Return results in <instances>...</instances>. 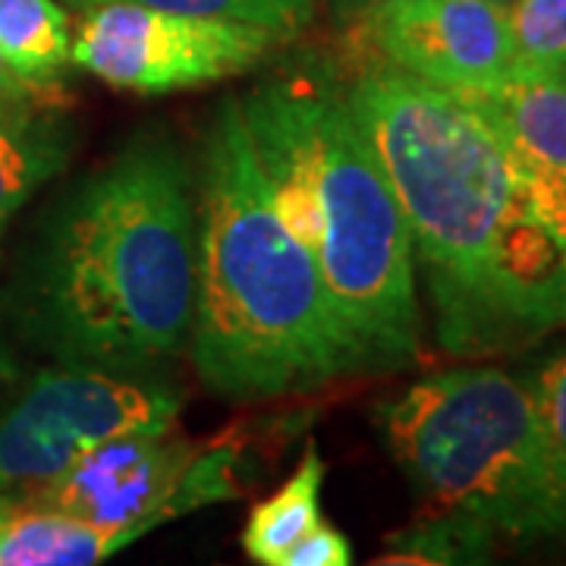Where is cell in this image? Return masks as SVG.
<instances>
[{
  "label": "cell",
  "instance_id": "15",
  "mask_svg": "<svg viewBox=\"0 0 566 566\" xmlns=\"http://www.w3.org/2000/svg\"><path fill=\"white\" fill-rule=\"evenodd\" d=\"M497 538L482 526L450 513H428L416 526L390 538L394 564H485Z\"/></svg>",
  "mask_w": 566,
  "mask_h": 566
},
{
  "label": "cell",
  "instance_id": "4",
  "mask_svg": "<svg viewBox=\"0 0 566 566\" xmlns=\"http://www.w3.org/2000/svg\"><path fill=\"white\" fill-rule=\"evenodd\" d=\"M192 365L227 400H268L356 375L318 271L286 230L227 98L208 129L196 192Z\"/></svg>",
  "mask_w": 566,
  "mask_h": 566
},
{
  "label": "cell",
  "instance_id": "16",
  "mask_svg": "<svg viewBox=\"0 0 566 566\" xmlns=\"http://www.w3.org/2000/svg\"><path fill=\"white\" fill-rule=\"evenodd\" d=\"M76 7H95L104 0H70ZM145 7H158L182 17H202V20H223L264 29L277 39L290 41L300 35L308 22L315 20L318 0H133Z\"/></svg>",
  "mask_w": 566,
  "mask_h": 566
},
{
  "label": "cell",
  "instance_id": "11",
  "mask_svg": "<svg viewBox=\"0 0 566 566\" xmlns=\"http://www.w3.org/2000/svg\"><path fill=\"white\" fill-rule=\"evenodd\" d=\"M129 545L117 532L48 506L10 504L0 513V566H92Z\"/></svg>",
  "mask_w": 566,
  "mask_h": 566
},
{
  "label": "cell",
  "instance_id": "13",
  "mask_svg": "<svg viewBox=\"0 0 566 566\" xmlns=\"http://www.w3.org/2000/svg\"><path fill=\"white\" fill-rule=\"evenodd\" d=\"M70 44V17L57 0H0V57L35 92H57Z\"/></svg>",
  "mask_w": 566,
  "mask_h": 566
},
{
  "label": "cell",
  "instance_id": "8",
  "mask_svg": "<svg viewBox=\"0 0 566 566\" xmlns=\"http://www.w3.org/2000/svg\"><path fill=\"white\" fill-rule=\"evenodd\" d=\"M283 39L240 22L182 17L133 0L85 7L70 63L114 88L164 95L243 73Z\"/></svg>",
  "mask_w": 566,
  "mask_h": 566
},
{
  "label": "cell",
  "instance_id": "22",
  "mask_svg": "<svg viewBox=\"0 0 566 566\" xmlns=\"http://www.w3.org/2000/svg\"><path fill=\"white\" fill-rule=\"evenodd\" d=\"M17 378V363H13V356L7 353V346L0 340V387L10 385Z\"/></svg>",
  "mask_w": 566,
  "mask_h": 566
},
{
  "label": "cell",
  "instance_id": "7",
  "mask_svg": "<svg viewBox=\"0 0 566 566\" xmlns=\"http://www.w3.org/2000/svg\"><path fill=\"white\" fill-rule=\"evenodd\" d=\"M10 494L20 504L61 510L117 532L133 545L182 513L237 497V453L233 447L202 450L174 428L136 431L92 447L32 494Z\"/></svg>",
  "mask_w": 566,
  "mask_h": 566
},
{
  "label": "cell",
  "instance_id": "1",
  "mask_svg": "<svg viewBox=\"0 0 566 566\" xmlns=\"http://www.w3.org/2000/svg\"><path fill=\"white\" fill-rule=\"evenodd\" d=\"M346 98L403 208L438 344L479 359L564 327V192L460 92L371 66Z\"/></svg>",
  "mask_w": 566,
  "mask_h": 566
},
{
  "label": "cell",
  "instance_id": "2",
  "mask_svg": "<svg viewBox=\"0 0 566 566\" xmlns=\"http://www.w3.org/2000/svg\"><path fill=\"white\" fill-rule=\"evenodd\" d=\"M277 214L318 271L356 371L422 353L416 255L403 208L353 104L322 76L268 80L240 98Z\"/></svg>",
  "mask_w": 566,
  "mask_h": 566
},
{
  "label": "cell",
  "instance_id": "14",
  "mask_svg": "<svg viewBox=\"0 0 566 566\" xmlns=\"http://www.w3.org/2000/svg\"><path fill=\"white\" fill-rule=\"evenodd\" d=\"M327 475L318 447L308 444L293 475L271 497L252 506L243 528V551L262 566H281L283 554L322 520V485Z\"/></svg>",
  "mask_w": 566,
  "mask_h": 566
},
{
  "label": "cell",
  "instance_id": "17",
  "mask_svg": "<svg viewBox=\"0 0 566 566\" xmlns=\"http://www.w3.org/2000/svg\"><path fill=\"white\" fill-rule=\"evenodd\" d=\"M513 63L566 66V0H516L506 7Z\"/></svg>",
  "mask_w": 566,
  "mask_h": 566
},
{
  "label": "cell",
  "instance_id": "23",
  "mask_svg": "<svg viewBox=\"0 0 566 566\" xmlns=\"http://www.w3.org/2000/svg\"><path fill=\"white\" fill-rule=\"evenodd\" d=\"M7 504H10V494H0V513L7 510Z\"/></svg>",
  "mask_w": 566,
  "mask_h": 566
},
{
  "label": "cell",
  "instance_id": "18",
  "mask_svg": "<svg viewBox=\"0 0 566 566\" xmlns=\"http://www.w3.org/2000/svg\"><path fill=\"white\" fill-rule=\"evenodd\" d=\"M526 381L542 431H545L547 450L566 479V349L560 356L547 359Z\"/></svg>",
  "mask_w": 566,
  "mask_h": 566
},
{
  "label": "cell",
  "instance_id": "24",
  "mask_svg": "<svg viewBox=\"0 0 566 566\" xmlns=\"http://www.w3.org/2000/svg\"><path fill=\"white\" fill-rule=\"evenodd\" d=\"M488 3H497V7H510V3H516V0H488Z\"/></svg>",
  "mask_w": 566,
  "mask_h": 566
},
{
  "label": "cell",
  "instance_id": "19",
  "mask_svg": "<svg viewBox=\"0 0 566 566\" xmlns=\"http://www.w3.org/2000/svg\"><path fill=\"white\" fill-rule=\"evenodd\" d=\"M353 564V545L340 528L318 520L296 545L283 554L281 566H346Z\"/></svg>",
  "mask_w": 566,
  "mask_h": 566
},
{
  "label": "cell",
  "instance_id": "21",
  "mask_svg": "<svg viewBox=\"0 0 566 566\" xmlns=\"http://www.w3.org/2000/svg\"><path fill=\"white\" fill-rule=\"evenodd\" d=\"M387 3H394V0H331V10L344 25L356 29L359 22L368 20L371 13H378Z\"/></svg>",
  "mask_w": 566,
  "mask_h": 566
},
{
  "label": "cell",
  "instance_id": "6",
  "mask_svg": "<svg viewBox=\"0 0 566 566\" xmlns=\"http://www.w3.org/2000/svg\"><path fill=\"white\" fill-rule=\"evenodd\" d=\"M182 394L145 371L61 363L0 412V494L44 485L120 434L177 428Z\"/></svg>",
  "mask_w": 566,
  "mask_h": 566
},
{
  "label": "cell",
  "instance_id": "10",
  "mask_svg": "<svg viewBox=\"0 0 566 566\" xmlns=\"http://www.w3.org/2000/svg\"><path fill=\"white\" fill-rule=\"evenodd\" d=\"M479 104L513 151L566 196V66L513 63L479 92H460Z\"/></svg>",
  "mask_w": 566,
  "mask_h": 566
},
{
  "label": "cell",
  "instance_id": "3",
  "mask_svg": "<svg viewBox=\"0 0 566 566\" xmlns=\"http://www.w3.org/2000/svg\"><path fill=\"white\" fill-rule=\"evenodd\" d=\"M196 303V199L161 136L126 145L44 230L32 315L61 363L148 371L177 356Z\"/></svg>",
  "mask_w": 566,
  "mask_h": 566
},
{
  "label": "cell",
  "instance_id": "12",
  "mask_svg": "<svg viewBox=\"0 0 566 566\" xmlns=\"http://www.w3.org/2000/svg\"><path fill=\"white\" fill-rule=\"evenodd\" d=\"M73 155V126L51 104L0 114V240L20 208Z\"/></svg>",
  "mask_w": 566,
  "mask_h": 566
},
{
  "label": "cell",
  "instance_id": "9",
  "mask_svg": "<svg viewBox=\"0 0 566 566\" xmlns=\"http://www.w3.org/2000/svg\"><path fill=\"white\" fill-rule=\"evenodd\" d=\"M356 29L387 66L447 92H479L516 61L506 7L488 0H394Z\"/></svg>",
  "mask_w": 566,
  "mask_h": 566
},
{
  "label": "cell",
  "instance_id": "20",
  "mask_svg": "<svg viewBox=\"0 0 566 566\" xmlns=\"http://www.w3.org/2000/svg\"><path fill=\"white\" fill-rule=\"evenodd\" d=\"M48 98L51 95L25 85L0 57V114H17V111H29V107H39V104H51Z\"/></svg>",
  "mask_w": 566,
  "mask_h": 566
},
{
  "label": "cell",
  "instance_id": "5",
  "mask_svg": "<svg viewBox=\"0 0 566 566\" xmlns=\"http://www.w3.org/2000/svg\"><path fill=\"white\" fill-rule=\"evenodd\" d=\"M378 428L428 513L497 542H566V479L528 381L494 365L447 368L378 406Z\"/></svg>",
  "mask_w": 566,
  "mask_h": 566
}]
</instances>
